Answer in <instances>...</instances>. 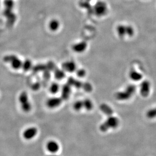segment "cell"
I'll return each mask as SVG.
<instances>
[{
    "label": "cell",
    "mask_w": 156,
    "mask_h": 156,
    "mask_svg": "<svg viewBox=\"0 0 156 156\" xmlns=\"http://www.w3.org/2000/svg\"><path fill=\"white\" fill-rule=\"evenodd\" d=\"M136 91V86L134 85H128L123 91H120L115 94V99L121 101L128 100L134 96Z\"/></svg>",
    "instance_id": "cell-1"
},
{
    "label": "cell",
    "mask_w": 156,
    "mask_h": 156,
    "mask_svg": "<svg viewBox=\"0 0 156 156\" xmlns=\"http://www.w3.org/2000/svg\"><path fill=\"white\" fill-rule=\"evenodd\" d=\"M120 121L116 117L109 116L100 126V130L102 132H106L110 129H115L119 125Z\"/></svg>",
    "instance_id": "cell-2"
},
{
    "label": "cell",
    "mask_w": 156,
    "mask_h": 156,
    "mask_svg": "<svg viewBox=\"0 0 156 156\" xmlns=\"http://www.w3.org/2000/svg\"><path fill=\"white\" fill-rule=\"evenodd\" d=\"M19 102L20 104L21 108L22 110L25 112L30 111L32 106L29 102L28 96L27 92H23L19 96Z\"/></svg>",
    "instance_id": "cell-3"
},
{
    "label": "cell",
    "mask_w": 156,
    "mask_h": 156,
    "mask_svg": "<svg viewBox=\"0 0 156 156\" xmlns=\"http://www.w3.org/2000/svg\"><path fill=\"white\" fill-rule=\"evenodd\" d=\"M94 12L97 16H102L106 14L107 13V4L102 1H100L96 3L94 7Z\"/></svg>",
    "instance_id": "cell-4"
},
{
    "label": "cell",
    "mask_w": 156,
    "mask_h": 156,
    "mask_svg": "<svg viewBox=\"0 0 156 156\" xmlns=\"http://www.w3.org/2000/svg\"><path fill=\"white\" fill-rule=\"evenodd\" d=\"M151 85L150 81L145 80L140 83V94L143 97H147L149 95L151 91Z\"/></svg>",
    "instance_id": "cell-5"
},
{
    "label": "cell",
    "mask_w": 156,
    "mask_h": 156,
    "mask_svg": "<svg viewBox=\"0 0 156 156\" xmlns=\"http://www.w3.org/2000/svg\"><path fill=\"white\" fill-rule=\"evenodd\" d=\"M5 60L9 62L12 68L14 69L15 70H17L22 68L23 62H22V61L20 60V59H19L16 56H12L10 57L8 56L5 59Z\"/></svg>",
    "instance_id": "cell-6"
},
{
    "label": "cell",
    "mask_w": 156,
    "mask_h": 156,
    "mask_svg": "<svg viewBox=\"0 0 156 156\" xmlns=\"http://www.w3.org/2000/svg\"><path fill=\"white\" fill-rule=\"evenodd\" d=\"M38 130L35 127H30L27 128L23 133V137L27 140H30L34 139L37 136Z\"/></svg>",
    "instance_id": "cell-7"
},
{
    "label": "cell",
    "mask_w": 156,
    "mask_h": 156,
    "mask_svg": "<svg viewBox=\"0 0 156 156\" xmlns=\"http://www.w3.org/2000/svg\"><path fill=\"white\" fill-rule=\"evenodd\" d=\"M62 68L65 71L72 73L76 71L77 66L75 62L73 61H68L63 64Z\"/></svg>",
    "instance_id": "cell-8"
},
{
    "label": "cell",
    "mask_w": 156,
    "mask_h": 156,
    "mask_svg": "<svg viewBox=\"0 0 156 156\" xmlns=\"http://www.w3.org/2000/svg\"><path fill=\"white\" fill-rule=\"evenodd\" d=\"M46 148L48 151L52 153L55 154L59 151L60 149V146L57 142L55 140H50L46 143Z\"/></svg>",
    "instance_id": "cell-9"
},
{
    "label": "cell",
    "mask_w": 156,
    "mask_h": 156,
    "mask_svg": "<svg viewBox=\"0 0 156 156\" xmlns=\"http://www.w3.org/2000/svg\"><path fill=\"white\" fill-rule=\"evenodd\" d=\"M62 102V99L60 98H51L47 100L46 105L49 108L54 109L60 105Z\"/></svg>",
    "instance_id": "cell-10"
},
{
    "label": "cell",
    "mask_w": 156,
    "mask_h": 156,
    "mask_svg": "<svg viewBox=\"0 0 156 156\" xmlns=\"http://www.w3.org/2000/svg\"><path fill=\"white\" fill-rule=\"evenodd\" d=\"M88 47V44L86 41H82L75 44L73 46L72 49L75 52L82 53L84 52Z\"/></svg>",
    "instance_id": "cell-11"
},
{
    "label": "cell",
    "mask_w": 156,
    "mask_h": 156,
    "mask_svg": "<svg viewBox=\"0 0 156 156\" xmlns=\"http://www.w3.org/2000/svg\"><path fill=\"white\" fill-rule=\"evenodd\" d=\"M100 109L103 113L107 115L108 116H112L114 113L112 108L110 106L107 105V104H102L100 106Z\"/></svg>",
    "instance_id": "cell-12"
},
{
    "label": "cell",
    "mask_w": 156,
    "mask_h": 156,
    "mask_svg": "<svg viewBox=\"0 0 156 156\" xmlns=\"http://www.w3.org/2000/svg\"><path fill=\"white\" fill-rule=\"evenodd\" d=\"M117 34L120 38L126 37V25L119 24L116 27Z\"/></svg>",
    "instance_id": "cell-13"
},
{
    "label": "cell",
    "mask_w": 156,
    "mask_h": 156,
    "mask_svg": "<svg viewBox=\"0 0 156 156\" xmlns=\"http://www.w3.org/2000/svg\"><path fill=\"white\" fill-rule=\"evenodd\" d=\"M129 76L134 81H140L142 78V74L135 70H130L129 73Z\"/></svg>",
    "instance_id": "cell-14"
},
{
    "label": "cell",
    "mask_w": 156,
    "mask_h": 156,
    "mask_svg": "<svg viewBox=\"0 0 156 156\" xmlns=\"http://www.w3.org/2000/svg\"><path fill=\"white\" fill-rule=\"evenodd\" d=\"M60 26V23L57 19H52L49 23V28L53 32H56L59 29Z\"/></svg>",
    "instance_id": "cell-15"
},
{
    "label": "cell",
    "mask_w": 156,
    "mask_h": 156,
    "mask_svg": "<svg viewBox=\"0 0 156 156\" xmlns=\"http://www.w3.org/2000/svg\"><path fill=\"white\" fill-rule=\"evenodd\" d=\"M62 97L63 99H66L69 97L70 92H71V88H70L69 85H65L62 88Z\"/></svg>",
    "instance_id": "cell-16"
},
{
    "label": "cell",
    "mask_w": 156,
    "mask_h": 156,
    "mask_svg": "<svg viewBox=\"0 0 156 156\" xmlns=\"http://www.w3.org/2000/svg\"><path fill=\"white\" fill-rule=\"evenodd\" d=\"M83 108L88 111H91L92 110L94 107V105L92 102L91 100L88 99H85L83 100Z\"/></svg>",
    "instance_id": "cell-17"
},
{
    "label": "cell",
    "mask_w": 156,
    "mask_h": 156,
    "mask_svg": "<svg viewBox=\"0 0 156 156\" xmlns=\"http://www.w3.org/2000/svg\"><path fill=\"white\" fill-rule=\"evenodd\" d=\"M22 68L25 71H27L32 68V62L29 60H26L23 62Z\"/></svg>",
    "instance_id": "cell-18"
},
{
    "label": "cell",
    "mask_w": 156,
    "mask_h": 156,
    "mask_svg": "<svg viewBox=\"0 0 156 156\" xmlns=\"http://www.w3.org/2000/svg\"><path fill=\"white\" fill-rule=\"evenodd\" d=\"M146 116L150 119L156 118V107L148 110L146 113Z\"/></svg>",
    "instance_id": "cell-19"
},
{
    "label": "cell",
    "mask_w": 156,
    "mask_h": 156,
    "mask_svg": "<svg viewBox=\"0 0 156 156\" xmlns=\"http://www.w3.org/2000/svg\"><path fill=\"white\" fill-rule=\"evenodd\" d=\"M74 109L77 111L82 110L83 109V100H77L75 102V103L74 104Z\"/></svg>",
    "instance_id": "cell-20"
},
{
    "label": "cell",
    "mask_w": 156,
    "mask_h": 156,
    "mask_svg": "<svg viewBox=\"0 0 156 156\" xmlns=\"http://www.w3.org/2000/svg\"><path fill=\"white\" fill-rule=\"evenodd\" d=\"M59 89H60V86L57 83H53L51 85V86L50 88V90L51 93L54 94L57 93Z\"/></svg>",
    "instance_id": "cell-21"
},
{
    "label": "cell",
    "mask_w": 156,
    "mask_h": 156,
    "mask_svg": "<svg viewBox=\"0 0 156 156\" xmlns=\"http://www.w3.org/2000/svg\"><path fill=\"white\" fill-rule=\"evenodd\" d=\"M65 75V74L64 70L58 69L55 72V77L58 80H61L62 78H64Z\"/></svg>",
    "instance_id": "cell-22"
},
{
    "label": "cell",
    "mask_w": 156,
    "mask_h": 156,
    "mask_svg": "<svg viewBox=\"0 0 156 156\" xmlns=\"http://www.w3.org/2000/svg\"><path fill=\"white\" fill-rule=\"evenodd\" d=\"M86 72L83 69H80L76 71L77 75L80 77H83L86 75Z\"/></svg>",
    "instance_id": "cell-23"
},
{
    "label": "cell",
    "mask_w": 156,
    "mask_h": 156,
    "mask_svg": "<svg viewBox=\"0 0 156 156\" xmlns=\"http://www.w3.org/2000/svg\"><path fill=\"white\" fill-rule=\"evenodd\" d=\"M57 156V155H55V154H51V155H49V156Z\"/></svg>",
    "instance_id": "cell-24"
}]
</instances>
